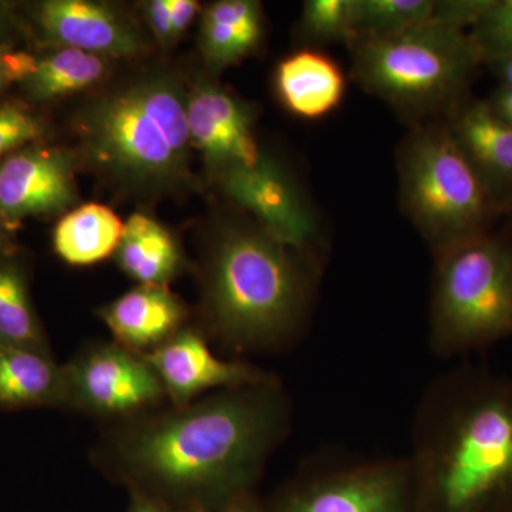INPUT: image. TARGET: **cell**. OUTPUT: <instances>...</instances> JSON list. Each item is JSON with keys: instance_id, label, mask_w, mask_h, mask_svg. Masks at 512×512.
Here are the masks:
<instances>
[{"instance_id": "1", "label": "cell", "mask_w": 512, "mask_h": 512, "mask_svg": "<svg viewBox=\"0 0 512 512\" xmlns=\"http://www.w3.org/2000/svg\"><path fill=\"white\" fill-rule=\"evenodd\" d=\"M291 423V400L274 377L121 421L94 458L134 494L221 512L248 495Z\"/></svg>"}, {"instance_id": "2", "label": "cell", "mask_w": 512, "mask_h": 512, "mask_svg": "<svg viewBox=\"0 0 512 512\" xmlns=\"http://www.w3.org/2000/svg\"><path fill=\"white\" fill-rule=\"evenodd\" d=\"M416 501L430 512H512V379L480 367L441 376L414 423Z\"/></svg>"}, {"instance_id": "3", "label": "cell", "mask_w": 512, "mask_h": 512, "mask_svg": "<svg viewBox=\"0 0 512 512\" xmlns=\"http://www.w3.org/2000/svg\"><path fill=\"white\" fill-rule=\"evenodd\" d=\"M322 262L261 225L229 221L215 235L204 269V313L212 335L234 352L292 342L308 323Z\"/></svg>"}, {"instance_id": "4", "label": "cell", "mask_w": 512, "mask_h": 512, "mask_svg": "<svg viewBox=\"0 0 512 512\" xmlns=\"http://www.w3.org/2000/svg\"><path fill=\"white\" fill-rule=\"evenodd\" d=\"M84 151L101 171L136 188H174L188 178L187 97L153 76L103 97L79 124Z\"/></svg>"}, {"instance_id": "5", "label": "cell", "mask_w": 512, "mask_h": 512, "mask_svg": "<svg viewBox=\"0 0 512 512\" xmlns=\"http://www.w3.org/2000/svg\"><path fill=\"white\" fill-rule=\"evenodd\" d=\"M349 52L353 82L409 127L447 121L473 97L483 67L467 30L434 20L403 35L357 40Z\"/></svg>"}, {"instance_id": "6", "label": "cell", "mask_w": 512, "mask_h": 512, "mask_svg": "<svg viewBox=\"0 0 512 512\" xmlns=\"http://www.w3.org/2000/svg\"><path fill=\"white\" fill-rule=\"evenodd\" d=\"M397 171L400 207L433 255L493 231L507 218L446 121L409 127L397 151Z\"/></svg>"}, {"instance_id": "7", "label": "cell", "mask_w": 512, "mask_h": 512, "mask_svg": "<svg viewBox=\"0 0 512 512\" xmlns=\"http://www.w3.org/2000/svg\"><path fill=\"white\" fill-rule=\"evenodd\" d=\"M430 348L441 357L468 355L512 338V228L434 254Z\"/></svg>"}, {"instance_id": "8", "label": "cell", "mask_w": 512, "mask_h": 512, "mask_svg": "<svg viewBox=\"0 0 512 512\" xmlns=\"http://www.w3.org/2000/svg\"><path fill=\"white\" fill-rule=\"evenodd\" d=\"M63 372L66 407L103 419H136L168 399L146 357L117 343L83 350Z\"/></svg>"}, {"instance_id": "9", "label": "cell", "mask_w": 512, "mask_h": 512, "mask_svg": "<svg viewBox=\"0 0 512 512\" xmlns=\"http://www.w3.org/2000/svg\"><path fill=\"white\" fill-rule=\"evenodd\" d=\"M286 495L281 512H412L409 458L323 463Z\"/></svg>"}, {"instance_id": "10", "label": "cell", "mask_w": 512, "mask_h": 512, "mask_svg": "<svg viewBox=\"0 0 512 512\" xmlns=\"http://www.w3.org/2000/svg\"><path fill=\"white\" fill-rule=\"evenodd\" d=\"M227 200L293 249L322 262V231L316 211L284 165L265 154L254 167L235 168L211 178Z\"/></svg>"}, {"instance_id": "11", "label": "cell", "mask_w": 512, "mask_h": 512, "mask_svg": "<svg viewBox=\"0 0 512 512\" xmlns=\"http://www.w3.org/2000/svg\"><path fill=\"white\" fill-rule=\"evenodd\" d=\"M77 201L74 161L62 148H22L0 161V218L18 228L30 217L69 210Z\"/></svg>"}, {"instance_id": "12", "label": "cell", "mask_w": 512, "mask_h": 512, "mask_svg": "<svg viewBox=\"0 0 512 512\" xmlns=\"http://www.w3.org/2000/svg\"><path fill=\"white\" fill-rule=\"evenodd\" d=\"M191 146L200 151L210 178L254 167L265 156L255 137L254 114L224 87L201 83L187 97Z\"/></svg>"}, {"instance_id": "13", "label": "cell", "mask_w": 512, "mask_h": 512, "mask_svg": "<svg viewBox=\"0 0 512 512\" xmlns=\"http://www.w3.org/2000/svg\"><path fill=\"white\" fill-rule=\"evenodd\" d=\"M164 386L173 406L195 402L201 394L235 389L274 379L259 367L215 355L197 330L183 329L144 356Z\"/></svg>"}, {"instance_id": "14", "label": "cell", "mask_w": 512, "mask_h": 512, "mask_svg": "<svg viewBox=\"0 0 512 512\" xmlns=\"http://www.w3.org/2000/svg\"><path fill=\"white\" fill-rule=\"evenodd\" d=\"M43 40L101 57H136L146 52L137 26L119 10L90 0H47L35 10Z\"/></svg>"}, {"instance_id": "15", "label": "cell", "mask_w": 512, "mask_h": 512, "mask_svg": "<svg viewBox=\"0 0 512 512\" xmlns=\"http://www.w3.org/2000/svg\"><path fill=\"white\" fill-rule=\"evenodd\" d=\"M446 123L508 217L512 211V127L495 116L485 99L474 96Z\"/></svg>"}, {"instance_id": "16", "label": "cell", "mask_w": 512, "mask_h": 512, "mask_svg": "<svg viewBox=\"0 0 512 512\" xmlns=\"http://www.w3.org/2000/svg\"><path fill=\"white\" fill-rule=\"evenodd\" d=\"M100 316L117 345L146 356L183 330L187 311L168 286L138 285L104 306Z\"/></svg>"}, {"instance_id": "17", "label": "cell", "mask_w": 512, "mask_h": 512, "mask_svg": "<svg viewBox=\"0 0 512 512\" xmlns=\"http://www.w3.org/2000/svg\"><path fill=\"white\" fill-rule=\"evenodd\" d=\"M275 90L282 106L293 116L322 120L345 100L348 76L325 50L303 47L276 66Z\"/></svg>"}, {"instance_id": "18", "label": "cell", "mask_w": 512, "mask_h": 512, "mask_svg": "<svg viewBox=\"0 0 512 512\" xmlns=\"http://www.w3.org/2000/svg\"><path fill=\"white\" fill-rule=\"evenodd\" d=\"M66 407L63 366L52 355L0 342V410Z\"/></svg>"}, {"instance_id": "19", "label": "cell", "mask_w": 512, "mask_h": 512, "mask_svg": "<svg viewBox=\"0 0 512 512\" xmlns=\"http://www.w3.org/2000/svg\"><path fill=\"white\" fill-rule=\"evenodd\" d=\"M264 37L262 8L254 0H221L205 9L201 50L212 69H227L258 50Z\"/></svg>"}, {"instance_id": "20", "label": "cell", "mask_w": 512, "mask_h": 512, "mask_svg": "<svg viewBox=\"0 0 512 512\" xmlns=\"http://www.w3.org/2000/svg\"><path fill=\"white\" fill-rule=\"evenodd\" d=\"M116 255L120 268L140 285L168 286L183 268L173 235L144 214H133L124 222Z\"/></svg>"}, {"instance_id": "21", "label": "cell", "mask_w": 512, "mask_h": 512, "mask_svg": "<svg viewBox=\"0 0 512 512\" xmlns=\"http://www.w3.org/2000/svg\"><path fill=\"white\" fill-rule=\"evenodd\" d=\"M124 222L106 205L84 204L67 212L53 237L56 254L69 265L86 266L116 254Z\"/></svg>"}, {"instance_id": "22", "label": "cell", "mask_w": 512, "mask_h": 512, "mask_svg": "<svg viewBox=\"0 0 512 512\" xmlns=\"http://www.w3.org/2000/svg\"><path fill=\"white\" fill-rule=\"evenodd\" d=\"M0 342L52 355L25 271L10 254L0 255Z\"/></svg>"}, {"instance_id": "23", "label": "cell", "mask_w": 512, "mask_h": 512, "mask_svg": "<svg viewBox=\"0 0 512 512\" xmlns=\"http://www.w3.org/2000/svg\"><path fill=\"white\" fill-rule=\"evenodd\" d=\"M106 72V57L60 47L37 60L35 72L22 84L33 100L52 101L89 89Z\"/></svg>"}, {"instance_id": "24", "label": "cell", "mask_w": 512, "mask_h": 512, "mask_svg": "<svg viewBox=\"0 0 512 512\" xmlns=\"http://www.w3.org/2000/svg\"><path fill=\"white\" fill-rule=\"evenodd\" d=\"M434 6L436 0H355L356 42L419 28L433 19Z\"/></svg>"}, {"instance_id": "25", "label": "cell", "mask_w": 512, "mask_h": 512, "mask_svg": "<svg viewBox=\"0 0 512 512\" xmlns=\"http://www.w3.org/2000/svg\"><path fill=\"white\" fill-rule=\"evenodd\" d=\"M298 33L305 47H349L356 42L355 0H308L303 3Z\"/></svg>"}, {"instance_id": "26", "label": "cell", "mask_w": 512, "mask_h": 512, "mask_svg": "<svg viewBox=\"0 0 512 512\" xmlns=\"http://www.w3.org/2000/svg\"><path fill=\"white\" fill-rule=\"evenodd\" d=\"M468 36L483 66L512 57V0H490Z\"/></svg>"}, {"instance_id": "27", "label": "cell", "mask_w": 512, "mask_h": 512, "mask_svg": "<svg viewBox=\"0 0 512 512\" xmlns=\"http://www.w3.org/2000/svg\"><path fill=\"white\" fill-rule=\"evenodd\" d=\"M45 136V123L28 106L19 101L0 103V160Z\"/></svg>"}, {"instance_id": "28", "label": "cell", "mask_w": 512, "mask_h": 512, "mask_svg": "<svg viewBox=\"0 0 512 512\" xmlns=\"http://www.w3.org/2000/svg\"><path fill=\"white\" fill-rule=\"evenodd\" d=\"M488 3L490 0H436L431 20L468 32L483 15Z\"/></svg>"}, {"instance_id": "29", "label": "cell", "mask_w": 512, "mask_h": 512, "mask_svg": "<svg viewBox=\"0 0 512 512\" xmlns=\"http://www.w3.org/2000/svg\"><path fill=\"white\" fill-rule=\"evenodd\" d=\"M37 60L32 53L0 45V93L9 84L26 82L35 72Z\"/></svg>"}, {"instance_id": "30", "label": "cell", "mask_w": 512, "mask_h": 512, "mask_svg": "<svg viewBox=\"0 0 512 512\" xmlns=\"http://www.w3.org/2000/svg\"><path fill=\"white\" fill-rule=\"evenodd\" d=\"M148 26L157 40L165 45L174 42L173 18H171L170 0H153L146 6Z\"/></svg>"}, {"instance_id": "31", "label": "cell", "mask_w": 512, "mask_h": 512, "mask_svg": "<svg viewBox=\"0 0 512 512\" xmlns=\"http://www.w3.org/2000/svg\"><path fill=\"white\" fill-rule=\"evenodd\" d=\"M171 18L175 39L183 35L185 30L190 28L192 20L200 10V3L195 0H170Z\"/></svg>"}, {"instance_id": "32", "label": "cell", "mask_w": 512, "mask_h": 512, "mask_svg": "<svg viewBox=\"0 0 512 512\" xmlns=\"http://www.w3.org/2000/svg\"><path fill=\"white\" fill-rule=\"evenodd\" d=\"M485 101L495 116L512 127V87L498 86L490 96L485 97Z\"/></svg>"}, {"instance_id": "33", "label": "cell", "mask_w": 512, "mask_h": 512, "mask_svg": "<svg viewBox=\"0 0 512 512\" xmlns=\"http://www.w3.org/2000/svg\"><path fill=\"white\" fill-rule=\"evenodd\" d=\"M484 67L498 80V86L512 87V57L488 63Z\"/></svg>"}, {"instance_id": "34", "label": "cell", "mask_w": 512, "mask_h": 512, "mask_svg": "<svg viewBox=\"0 0 512 512\" xmlns=\"http://www.w3.org/2000/svg\"><path fill=\"white\" fill-rule=\"evenodd\" d=\"M128 512H171V510L167 504L161 503V501L154 500L147 495L134 494L133 505Z\"/></svg>"}, {"instance_id": "35", "label": "cell", "mask_w": 512, "mask_h": 512, "mask_svg": "<svg viewBox=\"0 0 512 512\" xmlns=\"http://www.w3.org/2000/svg\"><path fill=\"white\" fill-rule=\"evenodd\" d=\"M221 512H261L259 508L252 503L249 495L238 498V500L232 501L231 504L227 505Z\"/></svg>"}, {"instance_id": "36", "label": "cell", "mask_w": 512, "mask_h": 512, "mask_svg": "<svg viewBox=\"0 0 512 512\" xmlns=\"http://www.w3.org/2000/svg\"><path fill=\"white\" fill-rule=\"evenodd\" d=\"M10 20H12V8L9 3L0 2V32L8 28Z\"/></svg>"}, {"instance_id": "37", "label": "cell", "mask_w": 512, "mask_h": 512, "mask_svg": "<svg viewBox=\"0 0 512 512\" xmlns=\"http://www.w3.org/2000/svg\"><path fill=\"white\" fill-rule=\"evenodd\" d=\"M8 232L9 229L6 228L2 218H0V255L9 254Z\"/></svg>"}, {"instance_id": "38", "label": "cell", "mask_w": 512, "mask_h": 512, "mask_svg": "<svg viewBox=\"0 0 512 512\" xmlns=\"http://www.w3.org/2000/svg\"><path fill=\"white\" fill-rule=\"evenodd\" d=\"M505 220L508 221V224H510L512 228V211L510 212V214H508V217L505 218Z\"/></svg>"}, {"instance_id": "39", "label": "cell", "mask_w": 512, "mask_h": 512, "mask_svg": "<svg viewBox=\"0 0 512 512\" xmlns=\"http://www.w3.org/2000/svg\"><path fill=\"white\" fill-rule=\"evenodd\" d=\"M188 512H205V511L195 510V511H188Z\"/></svg>"}]
</instances>
